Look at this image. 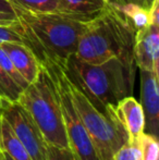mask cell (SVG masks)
Masks as SVG:
<instances>
[{"mask_svg":"<svg viewBox=\"0 0 159 160\" xmlns=\"http://www.w3.org/2000/svg\"><path fill=\"white\" fill-rule=\"evenodd\" d=\"M3 42H25L19 21H0V44Z\"/></svg>","mask_w":159,"mask_h":160,"instance_id":"17","label":"cell"},{"mask_svg":"<svg viewBox=\"0 0 159 160\" xmlns=\"http://www.w3.org/2000/svg\"><path fill=\"white\" fill-rule=\"evenodd\" d=\"M136 144L141 152L142 160H159V143L158 137L143 132L134 143Z\"/></svg>","mask_w":159,"mask_h":160,"instance_id":"14","label":"cell"},{"mask_svg":"<svg viewBox=\"0 0 159 160\" xmlns=\"http://www.w3.org/2000/svg\"><path fill=\"white\" fill-rule=\"evenodd\" d=\"M68 86L77 113L97 148L100 158L102 160H113L116 152L121 146L129 143V136L118 116L116 106L110 105V112L108 114L104 113L69 76Z\"/></svg>","mask_w":159,"mask_h":160,"instance_id":"5","label":"cell"},{"mask_svg":"<svg viewBox=\"0 0 159 160\" xmlns=\"http://www.w3.org/2000/svg\"><path fill=\"white\" fill-rule=\"evenodd\" d=\"M22 92L23 89L0 67V98L15 102L19 100Z\"/></svg>","mask_w":159,"mask_h":160,"instance_id":"16","label":"cell"},{"mask_svg":"<svg viewBox=\"0 0 159 160\" xmlns=\"http://www.w3.org/2000/svg\"><path fill=\"white\" fill-rule=\"evenodd\" d=\"M108 1H109V0H108Z\"/></svg>","mask_w":159,"mask_h":160,"instance_id":"26","label":"cell"},{"mask_svg":"<svg viewBox=\"0 0 159 160\" xmlns=\"http://www.w3.org/2000/svg\"><path fill=\"white\" fill-rule=\"evenodd\" d=\"M113 160H142L136 144H124L113 155Z\"/></svg>","mask_w":159,"mask_h":160,"instance_id":"19","label":"cell"},{"mask_svg":"<svg viewBox=\"0 0 159 160\" xmlns=\"http://www.w3.org/2000/svg\"><path fill=\"white\" fill-rule=\"evenodd\" d=\"M0 160H13V159L11 158L4 150H2L1 148H0Z\"/></svg>","mask_w":159,"mask_h":160,"instance_id":"24","label":"cell"},{"mask_svg":"<svg viewBox=\"0 0 159 160\" xmlns=\"http://www.w3.org/2000/svg\"><path fill=\"white\" fill-rule=\"evenodd\" d=\"M15 69L26 82H34L40 70V63L33 50L23 42H3L0 44Z\"/></svg>","mask_w":159,"mask_h":160,"instance_id":"10","label":"cell"},{"mask_svg":"<svg viewBox=\"0 0 159 160\" xmlns=\"http://www.w3.org/2000/svg\"><path fill=\"white\" fill-rule=\"evenodd\" d=\"M154 2H155V0H141V6L145 10L149 11L152 9V7H153Z\"/></svg>","mask_w":159,"mask_h":160,"instance_id":"23","label":"cell"},{"mask_svg":"<svg viewBox=\"0 0 159 160\" xmlns=\"http://www.w3.org/2000/svg\"><path fill=\"white\" fill-rule=\"evenodd\" d=\"M48 160H79L70 147H57L47 144Z\"/></svg>","mask_w":159,"mask_h":160,"instance_id":"20","label":"cell"},{"mask_svg":"<svg viewBox=\"0 0 159 160\" xmlns=\"http://www.w3.org/2000/svg\"><path fill=\"white\" fill-rule=\"evenodd\" d=\"M17 12L10 0H0V21H17Z\"/></svg>","mask_w":159,"mask_h":160,"instance_id":"21","label":"cell"},{"mask_svg":"<svg viewBox=\"0 0 159 160\" xmlns=\"http://www.w3.org/2000/svg\"><path fill=\"white\" fill-rule=\"evenodd\" d=\"M135 28L127 17L111 3L87 25L77 42L74 56L91 64H100L119 58L135 65L133 45Z\"/></svg>","mask_w":159,"mask_h":160,"instance_id":"2","label":"cell"},{"mask_svg":"<svg viewBox=\"0 0 159 160\" xmlns=\"http://www.w3.org/2000/svg\"><path fill=\"white\" fill-rule=\"evenodd\" d=\"M0 67L8 73V75L10 76L22 89H24L28 85V83L24 80L23 76L19 73V71H17V69H15L12 61L10 60V58L8 57L7 52L2 49L1 46H0Z\"/></svg>","mask_w":159,"mask_h":160,"instance_id":"18","label":"cell"},{"mask_svg":"<svg viewBox=\"0 0 159 160\" xmlns=\"http://www.w3.org/2000/svg\"><path fill=\"white\" fill-rule=\"evenodd\" d=\"M39 63L48 72L57 91L66 125L69 147L79 160H102L73 106L64 64L48 59L42 60Z\"/></svg>","mask_w":159,"mask_h":160,"instance_id":"6","label":"cell"},{"mask_svg":"<svg viewBox=\"0 0 159 160\" xmlns=\"http://www.w3.org/2000/svg\"><path fill=\"white\" fill-rule=\"evenodd\" d=\"M2 116L9 122L31 159L48 160L47 142L31 114L19 101H4Z\"/></svg>","mask_w":159,"mask_h":160,"instance_id":"7","label":"cell"},{"mask_svg":"<svg viewBox=\"0 0 159 160\" xmlns=\"http://www.w3.org/2000/svg\"><path fill=\"white\" fill-rule=\"evenodd\" d=\"M15 8L28 11V12H56L57 0H10Z\"/></svg>","mask_w":159,"mask_h":160,"instance_id":"15","label":"cell"},{"mask_svg":"<svg viewBox=\"0 0 159 160\" xmlns=\"http://www.w3.org/2000/svg\"><path fill=\"white\" fill-rule=\"evenodd\" d=\"M0 148L13 160H32L3 116L0 117Z\"/></svg>","mask_w":159,"mask_h":160,"instance_id":"13","label":"cell"},{"mask_svg":"<svg viewBox=\"0 0 159 160\" xmlns=\"http://www.w3.org/2000/svg\"><path fill=\"white\" fill-rule=\"evenodd\" d=\"M158 78L152 71L141 69V105L145 117L144 132L156 137L159 134Z\"/></svg>","mask_w":159,"mask_h":160,"instance_id":"9","label":"cell"},{"mask_svg":"<svg viewBox=\"0 0 159 160\" xmlns=\"http://www.w3.org/2000/svg\"><path fill=\"white\" fill-rule=\"evenodd\" d=\"M63 64L69 78L104 113L108 114L110 105L116 106L133 92L135 65L125 63L117 57L100 64H91L72 55Z\"/></svg>","mask_w":159,"mask_h":160,"instance_id":"3","label":"cell"},{"mask_svg":"<svg viewBox=\"0 0 159 160\" xmlns=\"http://www.w3.org/2000/svg\"><path fill=\"white\" fill-rule=\"evenodd\" d=\"M25 42L37 60L66 63L77 51V42L89 22L60 12H28L15 8Z\"/></svg>","mask_w":159,"mask_h":160,"instance_id":"1","label":"cell"},{"mask_svg":"<svg viewBox=\"0 0 159 160\" xmlns=\"http://www.w3.org/2000/svg\"><path fill=\"white\" fill-rule=\"evenodd\" d=\"M133 58L140 70L152 71L159 78V23H149L135 32Z\"/></svg>","mask_w":159,"mask_h":160,"instance_id":"8","label":"cell"},{"mask_svg":"<svg viewBox=\"0 0 159 160\" xmlns=\"http://www.w3.org/2000/svg\"><path fill=\"white\" fill-rule=\"evenodd\" d=\"M17 101L31 114L47 144L69 147L57 91L48 72L42 64L36 80L23 89Z\"/></svg>","mask_w":159,"mask_h":160,"instance_id":"4","label":"cell"},{"mask_svg":"<svg viewBox=\"0 0 159 160\" xmlns=\"http://www.w3.org/2000/svg\"><path fill=\"white\" fill-rule=\"evenodd\" d=\"M116 110L129 136V144H132L144 132L145 117L142 105L133 96H127L118 101Z\"/></svg>","mask_w":159,"mask_h":160,"instance_id":"11","label":"cell"},{"mask_svg":"<svg viewBox=\"0 0 159 160\" xmlns=\"http://www.w3.org/2000/svg\"><path fill=\"white\" fill-rule=\"evenodd\" d=\"M108 0H57V12L91 22L108 4Z\"/></svg>","mask_w":159,"mask_h":160,"instance_id":"12","label":"cell"},{"mask_svg":"<svg viewBox=\"0 0 159 160\" xmlns=\"http://www.w3.org/2000/svg\"><path fill=\"white\" fill-rule=\"evenodd\" d=\"M109 3L116 4V6H127V4H135L141 6V0H109Z\"/></svg>","mask_w":159,"mask_h":160,"instance_id":"22","label":"cell"},{"mask_svg":"<svg viewBox=\"0 0 159 160\" xmlns=\"http://www.w3.org/2000/svg\"><path fill=\"white\" fill-rule=\"evenodd\" d=\"M4 99L0 98V117H2V113H3V107H4Z\"/></svg>","mask_w":159,"mask_h":160,"instance_id":"25","label":"cell"}]
</instances>
